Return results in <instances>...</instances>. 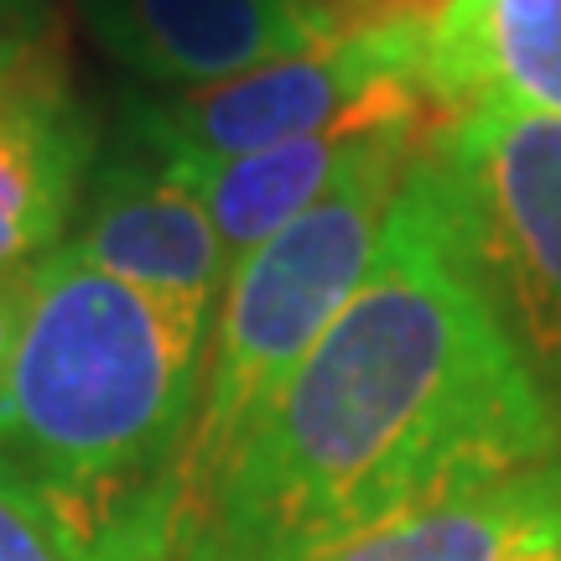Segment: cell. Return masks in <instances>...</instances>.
Segmentation results:
<instances>
[{
	"instance_id": "obj_7",
	"label": "cell",
	"mask_w": 561,
	"mask_h": 561,
	"mask_svg": "<svg viewBox=\"0 0 561 561\" xmlns=\"http://www.w3.org/2000/svg\"><path fill=\"white\" fill-rule=\"evenodd\" d=\"M100 161L94 121L68 89L53 37L0 68V271L47 261Z\"/></svg>"
},
{
	"instance_id": "obj_2",
	"label": "cell",
	"mask_w": 561,
	"mask_h": 561,
	"mask_svg": "<svg viewBox=\"0 0 561 561\" xmlns=\"http://www.w3.org/2000/svg\"><path fill=\"white\" fill-rule=\"evenodd\" d=\"M214 312L104 276L68 244L37 261L0 375V468L37 489L79 561H157Z\"/></svg>"
},
{
	"instance_id": "obj_10",
	"label": "cell",
	"mask_w": 561,
	"mask_h": 561,
	"mask_svg": "<svg viewBox=\"0 0 561 561\" xmlns=\"http://www.w3.org/2000/svg\"><path fill=\"white\" fill-rule=\"evenodd\" d=\"M312 561H561V458L364 530Z\"/></svg>"
},
{
	"instance_id": "obj_12",
	"label": "cell",
	"mask_w": 561,
	"mask_h": 561,
	"mask_svg": "<svg viewBox=\"0 0 561 561\" xmlns=\"http://www.w3.org/2000/svg\"><path fill=\"white\" fill-rule=\"evenodd\" d=\"M318 42L369 37V32H421L437 37L458 0H291Z\"/></svg>"
},
{
	"instance_id": "obj_11",
	"label": "cell",
	"mask_w": 561,
	"mask_h": 561,
	"mask_svg": "<svg viewBox=\"0 0 561 561\" xmlns=\"http://www.w3.org/2000/svg\"><path fill=\"white\" fill-rule=\"evenodd\" d=\"M380 125H437V121H348L333 125V130H318V136L280 140V146H265V151H244V157L161 161V167L208 208L224 250L240 265L250 250H261L297 214H307Z\"/></svg>"
},
{
	"instance_id": "obj_14",
	"label": "cell",
	"mask_w": 561,
	"mask_h": 561,
	"mask_svg": "<svg viewBox=\"0 0 561 561\" xmlns=\"http://www.w3.org/2000/svg\"><path fill=\"white\" fill-rule=\"evenodd\" d=\"M53 37V11L42 0H0V68Z\"/></svg>"
},
{
	"instance_id": "obj_9",
	"label": "cell",
	"mask_w": 561,
	"mask_h": 561,
	"mask_svg": "<svg viewBox=\"0 0 561 561\" xmlns=\"http://www.w3.org/2000/svg\"><path fill=\"white\" fill-rule=\"evenodd\" d=\"M426 94L447 115L515 104L561 121V0H458L426 47Z\"/></svg>"
},
{
	"instance_id": "obj_8",
	"label": "cell",
	"mask_w": 561,
	"mask_h": 561,
	"mask_svg": "<svg viewBox=\"0 0 561 561\" xmlns=\"http://www.w3.org/2000/svg\"><path fill=\"white\" fill-rule=\"evenodd\" d=\"M110 58L146 83L208 89L318 47L291 0H73Z\"/></svg>"
},
{
	"instance_id": "obj_5",
	"label": "cell",
	"mask_w": 561,
	"mask_h": 561,
	"mask_svg": "<svg viewBox=\"0 0 561 561\" xmlns=\"http://www.w3.org/2000/svg\"><path fill=\"white\" fill-rule=\"evenodd\" d=\"M421 32L318 42L178 100H130L125 140L157 161H219L301 140L348 121H437L453 115L426 94Z\"/></svg>"
},
{
	"instance_id": "obj_3",
	"label": "cell",
	"mask_w": 561,
	"mask_h": 561,
	"mask_svg": "<svg viewBox=\"0 0 561 561\" xmlns=\"http://www.w3.org/2000/svg\"><path fill=\"white\" fill-rule=\"evenodd\" d=\"M437 130L442 125H380L307 214H297L280 234H271L234 265L214 312L198 421L161 515L157 561L178 536V525L224 479L261 405L328 333L343 301L354 297V286L375 261L385 214Z\"/></svg>"
},
{
	"instance_id": "obj_6",
	"label": "cell",
	"mask_w": 561,
	"mask_h": 561,
	"mask_svg": "<svg viewBox=\"0 0 561 561\" xmlns=\"http://www.w3.org/2000/svg\"><path fill=\"white\" fill-rule=\"evenodd\" d=\"M62 244L104 276L193 307H219L234 276V255L224 250L208 208L130 140L94 161Z\"/></svg>"
},
{
	"instance_id": "obj_1",
	"label": "cell",
	"mask_w": 561,
	"mask_h": 561,
	"mask_svg": "<svg viewBox=\"0 0 561 561\" xmlns=\"http://www.w3.org/2000/svg\"><path fill=\"white\" fill-rule=\"evenodd\" d=\"M551 458L561 432L483 297L426 146L354 297L161 561H312Z\"/></svg>"
},
{
	"instance_id": "obj_15",
	"label": "cell",
	"mask_w": 561,
	"mask_h": 561,
	"mask_svg": "<svg viewBox=\"0 0 561 561\" xmlns=\"http://www.w3.org/2000/svg\"><path fill=\"white\" fill-rule=\"evenodd\" d=\"M32 276L37 265H21V271H0V375L11 364V348H16L21 318H26V297H32Z\"/></svg>"
},
{
	"instance_id": "obj_4",
	"label": "cell",
	"mask_w": 561,
	"mask_h": 561,
	"mask_svg": "<svg viewBox=\"0 0 561 561\" xmlns=\"http://www.w3.org/2000/svg\"><path fill=\"white\" fill-rule=\"evenodd\" d=\"M432 151L483 297L561 432V121L473 104Z\"/></svg>"
},
{
	"instance_id": "obj_13",
	"label": "cell",
	"mask_w": 561,
	"mask_h": 561,
	"mask_svg": "<svg viewBox=\"0 0 561 561\" xmlns=\"http://www.w3.org/2000/svg\"><path fill=\"white\" fill-rule=\"evenodd\" d=\"M0 561H79L58 515L11 468H0Z\"/></svg>"
}]
</instances>
